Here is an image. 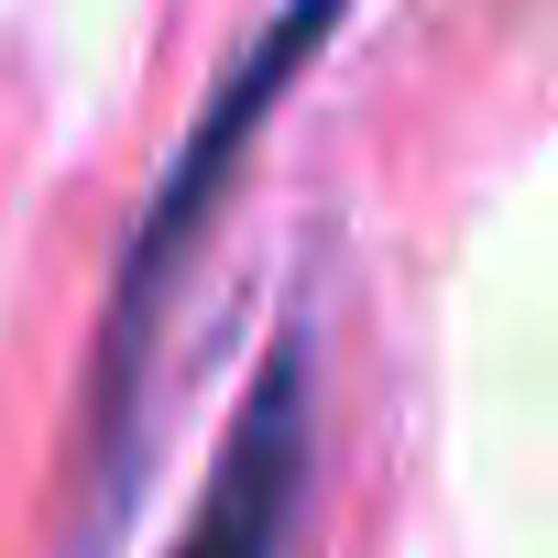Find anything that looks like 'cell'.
Returning <instances> with one entry per match:
<instances>
[{"label":"cell","mask_w":558,"mask_h":558,"mask_svg":"<svg viewBox=\"0 0 558 558\" xmlns=\"http://www.w3.org/2000/svg\"><path fill=\"white\" fill-rule=\"evenodd\" d=\"M329 34H340V0H286V12H274V23L241 45V66L208 88V110L186 121V143H175V165H165V186H154V208H143V230H132L121 274H110V329H99V362H88V471H99V493H110V482H121V460H132L143 351H154V318H165V296H175V274H186L197 230L219 219V197H230L241 154L263 143L274 99H286V88L318 66V45H329Z\"/></svg>","instance_id":"6da1fadb"},{"label":"cell","mask_w":558,"mask_h":558,"mask_svg":"<svg viewBox=\"0 0 558 558\" xmlns=\"http://www.w3.org/2000/svg\"><path fill=\"white\" fill-rule=\"evenodd\" d=\"M296 504H307V340L286 329L208 460V493H197L175 558H286Z\"/></svg>","instance_id":"7a4b0ae2"}]
</instances>
